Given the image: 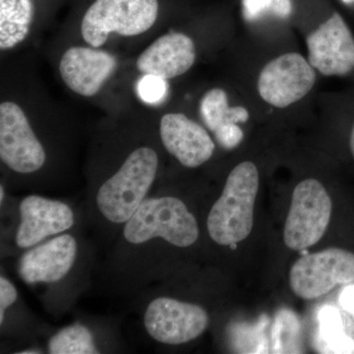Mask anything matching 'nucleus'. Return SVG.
<instances>
[{"mask_svg":"<svg viewBox=\"0 0 354 354\" xmlns=\"http://www.w3.org/2000/svg\"><path fill=\"white\" fill-rule=\"evenodd\" d=\"M259 172L252 162H242L228 174L221 197L209 211V237L221 246L243 241L252 232Z\"/></svg>","mask_w":354,"mask_h":354,"instance_id":"nucleus-1","label":"nucleus"},{"mask_svg":"<svg viewBox=\"0 0 354 354\" xmlns=\"http://www.w3.org/2000/svg\"><path fill=\"white\" fill-rule=\"evenodd\" d=\"M158 167L157 153L149 147L133 151L120 169L102 183L97 194L100 213L113 223H125L145 201Z\"/></svg>","mask_w":354,"mask_h":354,"instance_id":"nucleus-2","label":"nucleus"},{"mask_svg":"<svg viewBox=\"0 0 354 354\" xmlns=\"http://www.w3.org/2000/svg\"><path fill=\"white\" fill-rule=\"evenodd\" d=\"M123 235L132 244L145 243L160 237L172 245L185 248L197 241L199 227L180 199L151 198L142 203L125 223Z\"/></svg>","mask_w":354,"mask_h":354,"instance_id":"nucleus-3","label":"nucleus"},{"mask_svg":"<svg viewBox=\"0 0 354 354\" xmlns=\"http://www.w3.org/2000/svg\"><path fill=\"white\" fill-rule=\"evenodd\" d=\"M158 0H95L84 15L81 34L99 48L109 35L134 37L150 30L157 20Z\"/></svg>","mask_w":354,"mask_h":354,"instance_id":"nucleus-4","label":"nucleus"},{"mask_svg":"<svg viewBox=\"0 0 354 354\" xmlns=\"http://www.w3.org/2000/svg\"><path fill=\"white\" fill-rule=\"evenodd\" d=\"M333 202L323 184L308 178L295 186L283 241L291 250L302 251L315 245L326 234L332 216Z\"/></svg>","mask_w":354,"mask_h":354,"instance_id":"nucleus-5","label":"nucleus"},{"mask_svg":"<svg viewBox=\"0 0 354 354\" xmlns=\"http://www.w3.org/2000/svg\"><path fill=\"white\" fill-rule=\"evenodd\" d=\"M351 283H354V254L341 248L306 254L290 272L291 290L302 299H315L335 286Z\"/></svg>","mask_w":354,"mask_h":354,"instance_id":"nucleus-6","label":"nucleus"},{"mask_svg":"<svg viewBox=\"0 0 354 354\" xmlns=\"http://www.w3.org/2000/svg\"><path fill=\"white\" fill-rule=\"evenodd\" d=\"M316 83V70L308 58L297 53L274 58L261 70L258 92L263 101L286 109L309 94Z\"/></svg>","mask_w":354,"mask_h":354,"instance_id":"nucleus-7","label":"nucleus"},{"mask_svg":"<svg viewBox=\"0 0 354 354\" xmlns=\"http://www.w3.org/2000/svg\"><path fill=\"white\" fill-rule=\"evenodd\" d=\"M209 318L199 305L171 297H158L147 307L144 324L148 334L164 344L194 341L207 330Z\"/></svg>","mask_w":354,"mask_h":354,"instance_id":"nucleus-8","label":"nucleus"},{"mask_svg":"<svg viewBox=\"0 0 354 354\" xmlns=\"http://www.w3.org/2000/svg\"><path fill=\"white\" fill-rule=\"evenodd\" d=\"M0 158L13 171L32 174L43 167L46 151L23 109L12 102L0 104Z\"/></svg>","mask_w":354,"mask_h":354,"instance_id":"nucleus-9","label":"nucleus"},{"mask_svg":"<svg viewBox=\"0 0 354 354\" xmlns=\"http://www.w3.org/2000/svg\"><path fill=\"white\" fill-rule=\"evenodd\" d=\"M310 64L324 76L348 75L354 70V37L341 14L310 32L306 38Z\"/></svg>","mask_w":354,"mask_h":354,"instance_id":"nucleus-10","label":"nucleus"},{"mask_svg":"<svg viewBox=\"0 0 354 354\" xmlns=\"http://www.w3.org/2000/svg\"><path fill=\"white\" fill-rule=\"evenodd\" d=\"M160 135L165 150L188 169L204 165L215 152V142L207 130L183 113L165 114Z\"/></svg>","mask_w":354,"mask_h":354,"instance_id":"nucleus-11","label":"nucleus"},{"mask_svg":"<svg viewBox=\"0 0 354 354\" xmlns=\"http://www.w3.org/2000/svg\"><path fill=\"white\" fill-rule=\"evenodd\" d=\"M116 64V58L106 51L93 46H72L60 59V76L76 94L93 97L113 75Z\"/></svg>","mask_w":354,"mask_h":354,"instance_id":"nucleus-12","label":"nucleus"},{"mask_svg":"<svg viewBox=\"0 0 354 354\" xmlns=\"http://www.w3.org/2000/svg\"><path fill=\"white\" fill-rule=\"evenodd\" d=\"M21 221L16 234L20 248H31L50 235L68 230L74 225V213L68 205L31 195L20 204Z\"/></svg>","mask_w":354,"mask_h":354,"instance_id":"nucleus-13","label":"nucleus"},{"mask_svg":"<svg viewBox=\"0 0 354 354\" xmlns=\"http://www.w3.org/2000/svg\"><path fill=\"white\" fill-rule=\"evenodd\" d=\"M76 256L75 239L62 234L25 253L19 261L18 272L29 285L57 283L68 274Z\"/></svg>","mask_w":354,"mask_h":354,"instance_id":"nucleus-14","label":"nucleus"},{"mask_svg":"<svg viewBox=\"0 0 354 354\" xmlns=\"http://www.w3.org/2000/svg\"><path fill=\"white\" fill-rule=\"evenodd\" d=\"M194 41L183 32H171L156 39L137 59L136 66L144 75L169 80L183 75L195 64Z\"/></svg>","mask_w":354,"mask_h":354,"instance_id":"nucleus-15","label":"nucleus"},{"mask_svg":"<svg viewBox=\"0 0 354 354\" xmlns=\"http://www.w3.org/2000/svg\"><path fill=\"white\" fill-rule=\"evenodd\" d=\"M34 6L32 0H0V48L10 50L30 32Z\"/></svg>","mask_w":354,"mask_h":354,"instance_id":"nucleus-16","label":"nucleus"},{"mask_svg":"<svg viewBox=\"0 0 354 354\" xmlns=\"http://www.w3.org/2000/svg\"><path fill=\"white\" fill-rule=\"evenodd\" d=\"M200 114L213 133L230 123L246 122L249 118V111L244 106H230L227 94L221 88H212L204 95L200 102Z\"/></svg>","mask_w":354,"mask_h":354,"instance_id":"nucleus-17","label":"nucleus"},{"mask_svg":"<svg viewBox=\"0 0 354 354\" xmlns=\"http://www.w3.org/2000/svg\"><path fill=\"white\" fill-rule=\"evenodd\" d=\"M51 354H95V348L92 333L82 325H72L53 335L48 342Z\"/></svg>","mask_w":354,"mask_h":354,"instance_id":"nucleus-18","label":"nucleus"},{"mask_svg":"<svg viewBox=\"0 0 354 354\" xmlns=\"http://www.w3.org/2000/svg\"><path fill=\"white\" fill-rule=\"evenodd\" d=\"M241 4L242 14L248 22L259 20L268 14L286 19L293 10L292 0H241Z\"/></svg>","mask_w":354,"mask_h":354,"instance_id":"nucleus-19","label":"nucleus"},{"mask_svg":"<svg viewBox=\"0 0 354 354\" xmlns=\"http://www.w3.org/2000/svg\"><path fill=\"white\" fill-rule=\"evenodd\" d=\"M324 337L337 351H353V342L344 334V328L339 312L328 307L322 312Z\"/></svg>","mask_w":354,"mask_h":354,"instance_id":"nucleus-20","label":"nucleus"},{"mask_svg":"<svg viewBox=\"0 0 354 354\" xmlns=\"http://www.w3.org/2000/svg\"><path fill=\"white\" fill-rule=\"evenodd\" d=\"M139 97L148 104H157L164 99L167 91V80L158 76L144 75L139 81Z\"/></svg>","mask_w":354,"mask_h":354,"instance_id":"nucleus-21","label":"nucleus"},{"mask_svg":"<svg viewBox=\"0 0 354 354\" xmlns=\"http://www.w3.org/2000/svg\"><path fill=\"white\" fill-rule=\"evenodd\" d=\"M216 141L223 148L234 149L241 143L243 139V131L236 123H230L225 127L218 128L214 132Z\"/></svg>","mask_w":354,"mask_h":354,"instance_id":"nucleus-22","label":"nucleus"},{"mask_svg":"<svg viewBox=\"0 0 354 354\" xmlns=\"http://www.w3.org/2000/svg\"><path fill=\"white\" fill-rule=\"evenodd\" d=\"M18 292L15 286L6 278H0V324L3 323L6 310L17 300Z\"/></svg>","mask_w":354,"mask_h":354,"instance_id":"nucleus-23","label":"nucleus"},{"mask_svg":"<svg viewBox=\"0 0 354 354\" xmlns=\"http://www.w3.org/2000/svg\"><path fill=\"white\" fill-rule=\"evenodd\" d=\"M339 300L342 307L354 315V286L344 290Z\"/></svg>","mask_w":354,"mask_h":354,"instance_id":"nucleus-24","label":"nucleus"},{"mask_svg":"<svg viewBox=\"0 0 354 354\" xmlns=\"http://www.w3.org/2000/svg\"><path fill=\"white\" fill-rule=\"evenodd\" d=\"M349 147H351V153L354 158V124L353 130H351V139H349Z\"/></svg>","mask_w":354,"mask_h":354,"instance_id":"nucleus-25","label":"nucleus"},{"mask_svg":"<svg viewBox=\"0 0 354 354\" xmlns=\"http://www.w3.org/2000/svg\"><path fill=\"white\" fill-rule=\"evenodd\" d=\"M20 354H39L41 353V351H37V349H29V351H20V353H18Z\"/></svg>","mask_w":354,"mask_h":354,"instance_id":"nucleus-26","label":"nucleus"},{"mask_svg":"<svg viewBox=\"0 0 354 354\" xmlns=\"http://www.w3.org/2000/svg\"><path fill=\"white\" fill-rule=\"evenodd\" d=\"M4 188L3 185L0 186V203H3L4 201Z\"/></svg>","mask_w":354,"mask_h":354,"instance_id":"nucleus-27","label":"nucleus"},{"mask_svg":"<svg viewBox=\"0 0 354 354\" xmlns=\"http://www.w3.org/2000/svg\"><path fill=\"white\" fill-rule=\"evenodd\" d=\"M342 2H344V4H353L354 3V0H342Z\"/></svg>","mask_w":354,"mask_h":354,"instance_id":"nucleus-28","label":"nucleus"}]
</instances>
